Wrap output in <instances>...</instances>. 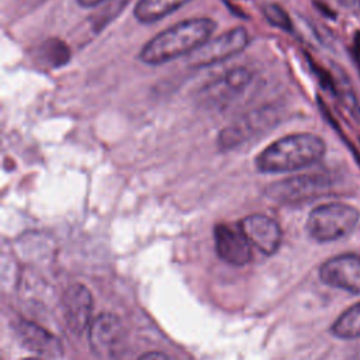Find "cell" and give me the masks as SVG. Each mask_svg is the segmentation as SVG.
<instances>
[{
    "instance_id": "cell-1",
    "label": "cell",
    "mask_w": 360,
    "mask_h": 360,
    "mask_svg": "<svg viewBox=\"0 0 360 360\" xmlns=\"http://www.w3.org/2000/svg\"><path fill=\"white\" fill-rule=\"evenodd\" d=\"M215 27L217 22L210 17L183 20L152 37L141 48L138 58L145 65L159 66L188 56L212 37Z\"/></svg>"
},
{
    "instance_id": "cell-2",
    "label": "cell",
    "mask_w": 360,
    "mask_h": 360,
    "mask_svg": "<svg viewBox=\"0 0 360 360\" xmlns=\"http://www.w3.org/2000/svg\"><path fill=\"white\" fill-rule=\"evenodd\" d=\"M326 152L321 136L312 132L284 135L267 145L255 159L260 173H291L319 162Z\"/></svg>"
},
{
    "instance_id": "cell-3",
    "label": "cell",
    "mask_w": 360,
    "mask_h": 360,
    "mask_svg": "<svg viewBox=\"0 0 360 360\" xmlns=\"http://www.w3.org/2000/svg\"><path fill=\"white\" fill-rule=\"evenodd\" d=\"M360 221V211L346 202L316 205L307 218V231L318 242H333L350 235Z\"/></svg>"
},
{
    "instance_id": "cell-4",
    "label": "cell",
    "mask_w": 360,
    "mask_h": 360,
    "mask_svg": "<svg viewBox=\"0 0 360 360\" xmlns=\"http://www.w3.org/2000/svg\"><path fill=\"white\" fill-rule=\"evenodd\" d=\"M250 42V35L243 27L231 28L219 35L211 37L198 49L187 56L191 68H210L239 55Z\"/></svg>"
},
{
    "instance_id": "cell-5",
    "label": "cell",
    "mask_w": 360,
    "mask_h": 360,
    "mask_svg": "<svg viewBox=\"0 0 360 360\" xmlns=\"http://www.w3.org/2000/svg\"><path fill=\"white\" fill-rule=\"evenodd\" d=\"M274 120L276 115L270 107L252 110L224 127L218 134L217 145L221 150L238 148L245 142H249L253 136L264 132V129L269 128Z\"/></svg>"
},
{
    "instance_id": "cell-6",
    "label": "cell",
    "mask_w": 360,
    "mask_h": 360,
    "mask_svg": "<svg viewBox=\"0 0 360 360\" xmlns=\"http://www.w3.org/2000/svg\"><path fill=\"white\" fill-rule=\"evenodd\" d=\"M252 77V72L245 66H236L226 70L222 76L201 90V104L211 108L226 105L249 86Z\"/></svg>"
},
{
    "instance_id": "cell-7",
    "label": "cell",
    "mask_w": 360,
    "mask_h": 360,
    "mask_svg": "<svg viewBox=\"0 0 360 360\" xmlns=\"http://www.w3.org/2000/svg\"><path fill=\"white\" fill-rule=\"evenodd\" d=\"M322 283L345 290L352 294H360V256L343 253L330 257L319 269Z\"/></svg>"
},
{
    "instance_id": "cell-8",
    "label": "cell",
    "mask_w": 360,
    "mask_h": 360,
    "mask_svg": "<svg viewBox=\"0 0 360 360\" xmlns=\"http://www.w3.org/2000/svg\"><path fill=\"white\" fill-rule=\"evenodd\" d=\"M250 242L264 255H273L281 243V228L276 219L264 214H250L238 224Z\"/></svg>"
},
{
    "instance_id": "cell-9",
    "label": "cell",
    "mask_w": 360,
    "mask_h": 360,
    "mask_svg": "<svg viewBox=\"0 0 360 360\" xmlns=\"http://www.w3.org/2000/svg\"><path fill=\"white\" fill-rule=\"evenodd\" d=\"M215 250L229 264L242 266L252 259V245L239 225L218 224L214 228Z\"/></svg>"
},
{
    "instance_id": "cell-10",
    "label": "cell",
    "mask_w": 360,
    "mask_h": 360,
    "mask_svg": "<svg viewBox=\"0 0 360 360\" xmlns=\"http://www.w3.org/2000/svg\"><path fill=\"white\" fill-rule=\"evenodd\" d=\"M91 294L82 284H72L63 292L62 309L69 329L75 333H82L90 323L91 315Z\"/></svg>"
},
{
    "instance_id": "cell-11",
    "label": "cell",
    "mask_w": 360,
    "mask_h": 360,
    "mask_svg": "<svg viewBox=\"0 0 360 360\" xmlns=\"http://www.w3.org/2000/svg\"><path fill=\"white\" fill-rule=\"evenodd\" d=\"M323 181L316 176H298L280 180L269 187V195L280 201H297L316 194Z\"/></svg>"
},
{
    "instance_id": "cell-12",
    "label": "cell",
    "mask_w": 360,
    "mask_h": 360,
    "mask_svg": "<svg viewBox=\"0 0 360 360\" xmlns=\"http://www.w3.org/2000/svg\"><path fill=\"white\" fill-rule=\"evenodd\" d=\"M122 335V325L112 314L98 315L90 325V346L98 353H110Z\"/></svg>"
},
{
    "instance_id": "cell-13",
    "label": "cell",
    "mask_w": 360,
    "mask_h": 360,
    "mask_svg": "<svg viewBox=\"0 0 360 360\" xmlns=\"http://www.w3.org/2000/svg\"><path fill=\"white\" fill-rule=\"evenodd\" d=\"M17 332L21 338V342L30 347V350L45 356H56L62 352L60 343L51 333L35 323L22 321L17 326Z\"/></svg>"
},
{
    "instance_id": "cell-14",
    "label": "cell",
    "mask_w": 360,
    "mask_h": 360,
    "mask_svg": "<svg viewBox=\"0 0 360 360\" xmlns=\"http://www.w3.org/2000/svg\"><path fill=\"white\" fill-rule=\"evenodd\" d=\"M188 1L191 0H138L134 15L142 24H152L181 8Z\"/></svg>"
},
{
    "instance_id": "cell-15",
    "label": "cell",
    "mask_w": 360,
    "mask_h": 360,
    "mask_svg": "<svg viewBox=\"0 0 360 360\" xmlns=\"http://www.w3.org/2000/svg\"><path fill=\"white\" fill-rule=\"evenodd\" d=\"M330 332L340 339L360 338V301L336 318L330 326Z\"/></svg>"
},
{
    "instance_id": "cell-16",
    "label": "cell",
    "mask_w": 360,
    "mask_h": 360,
    "mask_svg": "<svg viewBox=\"0 0 360 360\" xmlns=\"http://www.w3.org/2000/svg\"><path fill=\"white\" fill-rule=\"evenodd\" d=\"M263 13L266 20L281 30H290L291 28V20L288 17V14L278 6V4H266L263 7Z\"/></svg>"
},
{
    "instance_id": "cell-17",
    "label": "cell",
    "mask_w": 360,
    "mask_h": 360,
    "mask_svg": "<svg viewBox=\"0 0 360 360\" xmlns=\"http://www.w3.org/2000/svg\"><path fill=\"white\" fill-rule=\"evenodd\" d=\"M138 360H170L165 353L160 352H149L142 354Z\"/></svg>"
},
{
    "instance_id": "cell-18",
    "label": "cell",
    "mask_w": 360,
    "mask_h": 360,
    "mask_svg": "<svg viewBox=\"0 0 360 360\" xmlns=\"http://www.w3.org/2000/svg\"><path fill=\"white\" fill-rule=\"evenodd\" d=\"M76 1H77L79 6H82L84 8H89V7H96V6H98V4H101L107 0H76Z\"/></svg>"
},
{
    "instance_id": "cell-19",
    "label": "cell",
    "mask_w": 360,
    "mask_h": 360,
    "mask_svg": "<svg viewBox=\"0 0 360 360\" xmlns=\"http://www.w3.org/2000/svg\"><path fill=\"white\" fill-rule=\"evenodd\" d=\"M342 6H345V7H350V6H353V4H356V3H359L360 0H338Z\"/></svg>"
},
{
    "instance_id": "cell-20",
    "label": "cell",
    "mask_w": 360,
    "mask_h": 360,
    "mask_svg": "<svg viewBox=\"0 0 360 360\" xmlns=\"http://www.w3.org/2000/svg\"><path fill=\"white\" fill-rule=\"evenodd\" d=\"M24 360H38V359H32V357H30V359H24Z\"/></svg>"
}]
</instances>
